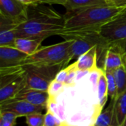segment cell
<instances>
[{
	"label": "cell",
	"instance_id": "1",
	"mask_svg": "<svg viewBox=\"0 0 126 126\" xmlns=\"http://www.w3.org/2000/svg\"><path fill=\"white\" fill-rule=\"evenodd\" d=\"M65 16L42 3L27 6V18L15 29L16 38H41L59 35L63 30Z\"/></svg>",
	"mask_w": 126,
	"mask_h": 126
},
{
	"label": "cell",
	"instance_id": "2",
	"mask_svg": "<svg viewBox=\"0 0 126 126\" xmlns=\"http://www.w3.org/2000/svg\"><path fill=\"white\" fill-rule=\"evenodd\" d=\"M126 7L114 5L88 8L65 16L63 30H100Z\"/></svg>",
	"mask_w": 126,
	"mask_h": 126
},
{
	"label": "cell",
	"instance_id": "3",
	"mask_svg": "<svg viewBox=\"0 0 126 126\" xmlns=\"http://www.w3.org/2000/svg\"><path fill=\"white\" fill-rule=\"evenodd\" d=\"M73 40H65L48 47L38 49L35 53L23 61L22 66L32 65L38 66H61L66 68L72 61L71 46Z\"/></svg>",
	"mask_w": 126,
	"mask_h": 126
},
{
	"label": "cell",
	"instance_id": "4",
	"mask_svg": "<svg viewBox=\"0 0 126 126\" xmlns=\"http://www.w3.org/2000/svg\"><path fill=\"white\" fill-rule=\"evenodd\" d=\"M26 80L27 89L48 91L50 83L55 80L57 74L63 69L61 66H38L32 65L23 66Z\"/></svg>",
	"mask_w": 126,
	"mask_h": 126
},
{
	"label": "cell",
	"instance_id": "5",
	"mask_svg": "<svg viewBox=\"0 0 126 126\" xmlns=\"http://www.w3.org/2000/svg\"><path fill=\"white\" fill-rule=\"evenodd\" d=\"M100 35L106 45L126 42V7L100 28Z\"/></svg>",
	"mask_w": 126,
	"mask_h": 126
},
{
	"label": "cell",
	"instance_id": "6",
	"mask_svg": "<svg viewBox=\"0 0 126 126\" xmlns=\"http://www.w3.org/2000/svg\"><path fill=\"white\" fill-rule=\"evenodd\" d=\"M27 6L18 0H0V16L19 25L27 18Z\"/></svg>",
	"mask_w": 126,
	"mask_h": 126
},
{
	"label": "cell",
	"instance_id": "7",
	"mask_svg": "<svg viewBox=\"0 0 126 126\" xmlns=\"http://www.w3.org/2000/svg\"><path fill=\"white\" fill-rule=\"evenodd\" d=\"M47 107L36 106L24 100H10L0 104V111H11L20 117H26L35 113H43Z\"/></svg>",
	"mask_w": 126,
	"mask_h": 126
},
{
	"label": "cell",
	"instance_id": "8",
	"mask_svg": "<svg viewBox=\"0 0 126 126\" xmlns=\"http://www.w3.org/2000/svg\"><path fill=\"white\" fill-rule=\"evenodd\" d=\"M27 57V54L15 47H0V69L22 66L23 61Z\"/></svg>",
	"mask_w": 126,
	"mask_h": 126
},
{
	"label": "cell",
	"instance_id": "9",
	"mask_svg": "<svg viewBox=\"0 0 126 126\" xmlns=\"http://www.w3.org/2000/svg\"><path fill=\"white\" fill-rule=\"evenodd\" d=\"M15 100H24L36 106H47L49 100L48 92L35 89H23L13 99Z\"/></svg>",
	"mask_w": 126,
	"mask_h": 126
},
{
	"label": "cell",
	"instance_id": "10",
	"mask_svg": "<svg viewBox=\"0 0 126 126\" xmlns=\"http://www.w3.org/2000/svg\"><path fill=\"white\" fill-rule=\"evenodd\" d=\"M108 5H111L109 0H66L64 7L68 16L88 8Z\"/></svg>",
	"mask_w": 126,
	"mask_h": 126
},
{
	"label": "cell",
	"instance_id": "11",
	"mask_svg": "<svg viewBox=\"0 0 126 126\" xmlns=\"http://www.w3.org/2000/svg\"><path fill=\"white\" fill-rule=\"evenodd\" d=\"M97 46L92 47L90 50L81 55L74 63L77 70L92 72L97 67Z\"/></svg>",
	"mask_w": 126,
	"mask_h": 126
},
{
	"label": "cell",
	"instance_id": "12",
	"mask_svg": "<svg viewBox=\"0 0 126 126\" xmlns=\"http://www.w3.org/2000/svg\"><path fill=\"white\" fill-rule=\"evenodd\" d=\"M126 118V92L119 94L114 100L113 120L114 126H121Z\"/></svg>",
	"mask_w": 126,
	"mask_h": 126
},
{
	"label": "cell",
	"instance_id": "13",
	"mask_svg": "<svg viewBox=\"0 0 126 126\" xmlns=\"http://www.w3.org/2000/svg\"><path fill=\"white\" fill-rule=\"evenodd\" d=\"M43 41L44 40L41 38H16L15 40L14 47L28 55H31L39 49L38 47Z\"/></svg>",
	"mask_w": 126,
	"mask_h": 126
},
{
	"label": "cell",
	"instance_id": "14",
	"mask_svg": "<svg viewBox=\"0 0 126 126\" xmlns=\"http://www.w3.org/2000/svg\"><path fill=\"white\" fill-rule=\"evenodd\" d=\"M97 97L99 100V105L102 110L103 109L109 97L108 94V84L106 74L103 71H102L97 83Z\"/></svg>",
	"mask_w": 126,
	"mask_h": 126
},
{
	"label": "cell",
	"instance_id": "15",
	"mask_svg": "<svg viewBox=\"0 0 126 126\" xmlns=\"http://www.w3.org/2000/svg\"><path fill=\"white\" fill-rule=\"evenodd\" d=\"M113 107L114 100H111L110 103L104 111H102L97 118L94 126H114L112 123L113 120Z\"/></svg>",
	"mask_w": 126,
	"mask_h": 126
},
{
	"label": "cell",
	"instance_id": "16",
	"mask_svg": "<svg viewBox=\"0 0 126 126\" xmlns=\"http://www.w3.org/2000/svg\"><path fill=\"white\" fill-rule=\"evenodd\" d=\"M113 75L117 85L118 96L126 92V66L123 65L117 69L113 72Z\"/></svg>",
	"mask_w": 126,
	"mask_h": 126
},
{
	"label": "cell",
	"instance_id": "17",
	"mask_svg": "<svg viewBox=\"0 0 126 126\" xmlns=\"http://www.w3.org/2000/svg\"><path fill=\"white\" fill-rule=\"evenodd\" d=\"M18 117L11 111H0V126H16Z\"/></svg>",
	"mask_w": 126,
	"mask_h": 126
},
{
	"label": "cell",
	"instance_id": "18",
	"mask_svg": "<svg viewBox=\"0 0 126 126\" xmlns=\"http://www.w3.org/2000/svg\"><path fill=\"white\" fill-rule=\"evenodd\" d=\"M45 114L35 113L25 117L27 126H44Z\"/></svg>",
	"mask_w": 126,
	"mask_h": 126
},
{
	"label": "cell",
	"instance_id": "19",
	"mask_svg": "<svg viewBox=\"0 0 126 126\" xmlns=\"http://www.w3.org/2000/svg\"><path fill=\"white\" fill-rule=\"evenodd\" d=\"M105 74L107 79L109 97H110L111 100H114L117 97V89L113 72H105Z\"/></svg>",
	"mask_w": 126,
	"mask_h": 126
},
{
	"label": "cell",
	"instance_id": "20",
	"mask_svg": "<svg viewBox=\"0 0 126 126\" xmlns=\"http://www.w3.org/2000/svg\"><path fill=\"white\" fill-rule=\"evenodd\" d=\"M44 126H65L63 122L57 115L49 109L47 108L45 113Z\"/></svg>",
	"mask_w": 126,
	"mask_h": 126
},
{
	"label": "cell",
	"instance_id": "21",
	"mask_svg": "<svg viewBox=\"0 0 126 126\" xmlns=\"http://www.w3.org/2000/svg\"><path fill=\"white\" fill-rule=\"evenodd\" d=\"M66 85L63 83L54 80L49 85L48 89V93L49 94V98H55L64 90Z\"/></svg>",
	"mask_w": 126,
	"mask_h": 126
},
{
	"label": "cell",
	"instance_id": "22",
	"mask_svg": "<svg viewBox=\"0 0 126 126\" xmlns=\"http://www.w3.org/2000/svg\"><path fill=\"white\" fill-rule=\"evenodd\" d=\"M68 73H69V70H68V68L67 66L63 69H61L56 75L55 80H56L57 81H59L61 83H63L65 84V81H66V79L67 78V75H68Z\"/></svg>",
	"mask_w": 126,
	"mask_h": 126
},
{
	"label": "cell",
	"instance_id": "23",
	"mask_svg": "<svg viewBox=\"0 0 126 126\" xmlns=\"http://www.w3.org/2000/svg\"><path fill=\"white\" fill-rule=\"evenodd\" d=\"M39 3L47 4H61L64 6L66 0H37Z\"/></svg>",
	"mask_w": 126,
	"mask_h": 126
},
{
	"label": "cell",
	"instance_id": "24",
	"mask_svg": "<svg viewBox=\"0 0 126 126\" xmlns=\"http://www.w3.org/2000/svg\"><path fill=\"white\" fill-rule=\"evenodd\" d=\"M19 1H21V3L26 4V5H30L32 4H35L38 3V1L37 0H18Z\"/></svg>",
	"mask_w": 126,
	"mask_h": 126
},
{
	"label": "cell",
	"instance_id": "25",
	"mask_svg": "<svg viewBox=\"0 0 126 126\" xmlns=\"http://www.w3.org/2000/svg\"><path fill=\"white\" fill-rule=\"evenodd\" d=\"M121 126H126V120H125V121L123 122V125Z\"/></svg>",
	"mask_w": 126,
	"mask_h": 126
},
{
	"label": "cell",
	"instance_id": "26",
	"mask_svg": "<svg viewBox=\"0 0 126 126\" xmlns=\"http://www.w3.org/2000/svg\"></svg>",
	"mask_w": 126,
	"mask_h": 126
}]
</instances>
